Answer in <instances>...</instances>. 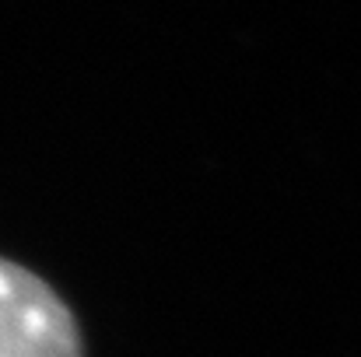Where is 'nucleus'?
Wrapping results in <instances>:
<instances>
[{
    "instance_id": "f257e3e1",
    "label": "nucleus",
    "mask_w": 361,
    "mask_h": 357,
    "mask_svg": "<svg viewBox=\"0 0 361 357\" xmlns=\"http://www.w3.org/2000/svg\"><path fill=\"white\" fill-rule=\"evenodd\" d=\"M0 357H85L63 298L21 263L0 259Z\"/></svg>"
}]
</instances>
